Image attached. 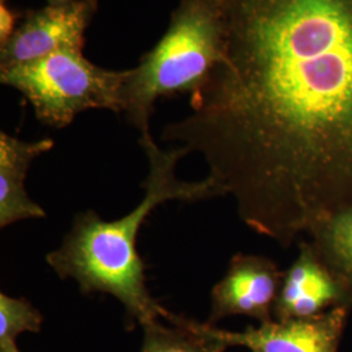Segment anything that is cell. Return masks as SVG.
Wrapping results in <instances>:
<instances>
[{"label":"cell","instance_id":"obj_7","mask_svg":"<svg viewBox=\"0 0 352 352\" xmlns=\"http://www.w3.org/2000/svg\"><path fill=\"white\" fill-rule=\"evenodd\" d=\"M338 307H352L349 287L317 254L311 241L299 243V254L283 272L273 320L307 318Z\"/></svg>","mask_w":352,"mask_h":352},{"label":"cell","instance_id":"obj_8","mask_svg":"<svg viewBox=\"0 0 352 352\" xmlns=\"http://www.w3.org/2000/svg\"><path fill=\"white\" fill-rule=\"evenodd\" d=\"M282 277L283 272L269 257L235 254L225 277L212 289L208 324L230 316H247L260 324L272 321Z\"/></svg>","mask_w":352,"mask_h":352},{"label":"cell","instance_id":"obj_1","mask_svg":"<svg viewBox=\"0 0 352 352\" xmlns=\"http://www.w3.org/2000/svg\"><path fill=\"white\" fill-rule=\"evenodd\" d=\"M221 60L162 140L289 248L352 205V0H214Z\"/></svg>","mask_w":352,"mask_h":352},{"label":"cell","instance_id":"obj_4","mask_svg":"<svg viewBox=\"0 0 352 352\" xmlns=\"http://www.w3.org/2000/svg\"><path fill=\"white\" fill-rule=\"evenodd\" d=\"M126 77L128 71L104 69L74 50L0 68L1 84L19 90L38 120L54 128L69 126L77 113L91 109L124 113Z\"/></svg>","mask_w":352,"mask_h":352},{"label":"cell","instance_id":"obj_15","mask_svg":"<svg viewBox=\"0 0 352 352\" xmlns=\"http://www.w3.org/2000/svg\"><path fill=\"white\" fill-rule=\"evenodd\" d=\"M49 4L51 6H60V4H65V3H69L72 0H47Z\"/></svg>","mask_w":352,"mask_h":352},{"label":"cell","instance_id":"obj_12","mask_svg":"<svg viewBox=\"0 0 352 352\" xmlns=\"http://www.w3.org/2000/svg\"><path fill=\"white\" fill-rule=\"evenodd\" d=\"M42 321L43 317L32 302L0 294V346L16 343L21 333H38Z\"/></svg>","mask_w":352,"mask_h":352},{"label":"cell","instance_id":"obj_3","mask_svg":"<svg viewBox=\"0 0 352 352\" xmlns=\"http://www.w3.org/2000/svg\"><path fill=\"white\" fill-rule=\"evenodd\" d=\"M221 24L214 0H180L161 41L128 69L124 113L140 135L151 133L161 97L197 93L221 60Z\"/></svg>","mask_w":352,"mask_h":352},{"label":"cell","instance_id":"obj_13","mask_svg":"<svg viewBox=\"0 0 352 352\" xmlns=\"http://www.w3.org/2000/svg\"><path fill=\"white\" fill-rule=\"evenodd\" d=\"M19 13L12 10L7 0H0V46H3L17 28Z\"/></svg>","mask_w":352,"mask_h":352},{"label":"cell","instance_id":"obj_11","mask_svg":"<svg viewBox=\"0 0 352 352\" xmlns=\"http://www.w3.org/2000/svg\"><path fill=\"white\" fill-rule=\"evenodd\" d=\"M308 235L320 258L352 294V205L317 221Z\"/></svg>","mask_w":352,"mask_h":352},{"label":"cell","instance_id":"obj_6","mask_svg":"<svg viewBox=\"0 0 352 352\" xmlns=\"http://www.w3.org/2000/svg\"><path fill=\"white\" fill-rule=\"evenodd\" d=\"M352 307H338L321 315L286 321L272 320L243 331H230L206 322V330L225 347L252 352H338Z\"/></svg>","mask_w":352,"mask_h":352},{"label":"cell","instance_id":"obj_14","mask_svg":"<svg viewBox=\"0 0 352 352\" xmlns=\"http://www.w3.org/2000/svg\"><path fill=\"white\" fill-rule=\"evenodd\" d=\"M0 352H20V350L17 349L16 343H8L4 346H0Z\"/></svg>","mask_w":352,"mask_h":352},{"label":"cell","instance_id":"obj_2","mask_svg":"<svg viewBox=\"0 0 352 352\" xmlns=\"http://www.w3.org/2000/svg\"><path fill=\"white\" fill-rule=\"evenodd\" d=\"M140 145L148 157L149 174L138 208L115 221H104L93 210L77 214L62 245L50 252L46 261L62 279H75L82 294L113 295L124 305L131 324L142 327L166 320L170 314L146 287L144 263L136 250L142 223L164 202L202 201L223 193L209 176L200 182L177 179L176 164L189 154L184 148L164 151L151 133L140 135Z\"/></svg>","mask_w":352,"mask_h":352},{"label":"cell","instance_id":"obj_10","mask_svg":"<svg viewBox=\"0 0 352 352\" xmlns=\"http://www.w3.org/2000/svg\"><path fill=\"white\" fill-rule=\"evenodd\" d=\"M166 321L170 325L154 320L141 327L144 340L140 352L226 351V347L208 333L206 324L171 312Z\"/></svg>","mask_w":352,"mask_h":352},{"label":"cell","instance_id":"obj_9","mask_svg":"<svg viewBox=\"0 0 352 352\" xmlns=\"http://www.w3.org/2000/svg\"><path fill=\"white\" fill-rule=\"evenodd\" d=\"M52 148L54 141L51 139L26 142L6 132L0 133L1 228L20 221L46 217L43 208L29 197L24 183L32 162Z\"/></svg>","mask_w":352,"mask_h":352},{"label":"cell","instance_id":"obj_5","mask_svg":"<svg viewBox=\"0 0 352 352\" xmlns=\"http://www.w3.org/2000/svg\"><path fill=\"white\" fill-rule=\"evenodd\" d=\"M97 11V0H72L26 12L0 47V68L30 63L59 51H82L85 32Z\"/></svg>","mask_w":352,"mask_h":352}]
</instances>
